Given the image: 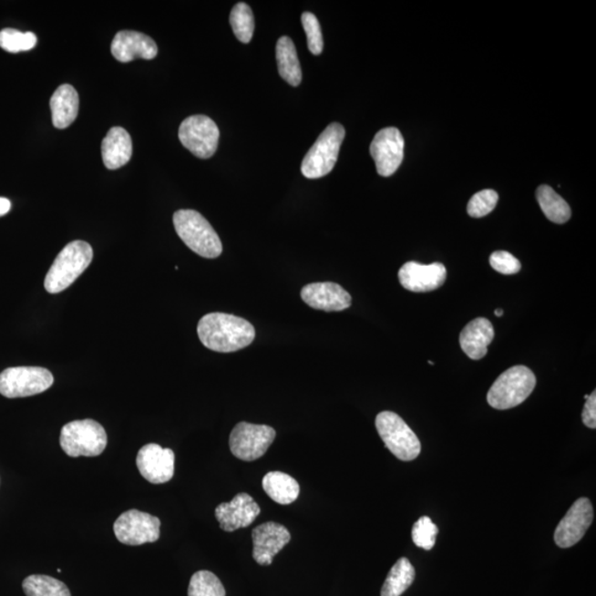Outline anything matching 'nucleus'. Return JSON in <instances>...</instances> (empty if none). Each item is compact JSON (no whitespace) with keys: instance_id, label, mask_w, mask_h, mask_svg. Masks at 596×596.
I'll return each mask as SVG.
<instances>
[{"instance_id":"nucleus-1","label":"nucleus","mask_w":596,"mask_h":596,"mask_svg":"<svg viewBox=\"0 0 596 596\" xmlns=\"http://www.w3.org/2000/svg\"><path fill=\"white\" fill-rule=\"evenodd\" d=\"M197 332L203 346L217 353L238 352L255 338L252 324L224 313H207L199 321Z\"/></svg>"},{"instance_id":"nucleus-2","label":"nucleus","mask_w":596,"mask_h":596,"mask_svg":"<svg viewBox=\"0 0 596 596\" xmlns=\"http://www.w3.org/2000/svg\"><path fill=\"white\" fill-rule=\"evenodd\" d=\"M93 260V249L85 241L70 242L57 254L54 264L46 273L45 289L50 294H57L75 283Z\"/></svg>"},{"instance_id":"nucleus-3","label":"nucleus","mask_w":596,"mask_h":596,"mask_svg":"<svg viewBox=\"0 0 596 596\" xmlns=\"http://www.w3.org/2000/svg\"><path fill=\"white\" fill-rule=\"evenodd\" d=\"M174 226L177 234L193 252L206 259L221 255V240L202 214L195 211H178L174 214Z\"/></svg>"},{"instance_id":"nucleus-4","label":"nucleus","mask_w":596,"mask_h":596,"mask_svg":"<svg viewBox=\"0 0 596 596\" xmlns=\"http://www.w3.org/2000/svg\"><path fill=\"white\" fill-rule=\"evenodd\" d=\"M537 384L536 375L525 365H515L498 376L488 391V401L497 410H509L524 402Z\"/></svg>"},{"instance_id":"nucleus-5","label":"nucleus","mask_w":596,"mask_h":596,"mask_svg":"<svg viewBox=\"0 0 596 596\" xmlns=\"http://www.w3.org/2000/svg\"><path fill=\"white\" fill-rule=\"evenodd\" d=\"M60 446L70 457H96L108 446V434L97 421L77 420L62 427Z\"/></svg>"},{"instance_id":"nucleus-6","label":"nucleus","mask_w":596,"mask_h":596,"mask_svg":"<svg viewBox=\"0 0 596 596\" xmlns=\"http://www.w3.org/2000/svg\"><path fill=\"white\" fill-rule=\"evenodd\" d=\"M344 134L343 125H328L304 157L301 167L303 175L308 180H318L328 175L337 163Z\"/></svg>"},{"instance_id":"nucleus-7","label":"nucleus","mask_w":596,"mask_h":596,"mask_svg":"<svg viewBox=\"0 0 596 596\" xmlns=\"http://www.w3.org/2000/svg\"><path fill=\"white\" fill-rule=\"evenodd\" d=\"M375 427L385 446L400 461L419 457L421 443L409 426L395 412L384 411L375 417Z\"/></svg>"},{"instance_id":"nucleus-8","label":"nucleus","mask_w":596,"mask_h":596,"mask_svg":"<svg viewBox=\"0 0 596 596\" xmlns=\"http://www.w3.org/2000/svg\"><path fill=\"white\" fill-rule=\"evenodd\" d=\"M54 383V375L46 368H7L0 374V395L9 399L36 396L48 390Z\"/></svg>"},{"instance_id":"nucleus-9","label":"nucleus","mask_w":596,"mask_h":596,"mask_svg":"<svg viewBox=\"0 0 596 596\" xmlns=\"http://www.w3.org/2000/svg\"><path fill=\"white\" fill-rule=\"evenodd\" d=\"M275 437L273 427L240 422L230 436V449L234 457L241 461H256L268 451Z\"/></svg>"},{"instance_id":"nucleus-10","label":"nucleus","mask_w":596,"mask_h":596,"mask_svg":"<svg viewBox=\"0 0 596 596\" xmlns=\"http://www.w3.org/2000/svg\"><path fill=\"white\" fill-rule=\"evenodd\" d=\"M117 539L128 546H142L156 542L160 536V520L148 512L130 509L114 522Z\"/></svg>"},{"instance_id":"nucleus-11","label":"nucleus","mask_w":596,"mask_h":596,"mask_svg":"<svg viewBox=\"0 0 596 596\" xmlns=\"http://www.w3.org/2000/svg\"><path fill=\"white\" fill-rule=\"evenodd\" d=\"M182 145L199 159H211L216 153L221 132L217 124L205 115L187 118L180 128Z\"/></svg>"},{"instance_id":"nucleus-12","label":"nucleus","mask_w":596,"mask_h":596,"mask_svg":"<svg viewBox=\"0 0 596 596\" xmlns=\"http://www.w3.org/2000/svg\"><path fill=\"white\" fill-rule=\"evenodd\" d=\"M376 171L383 177L395 174L405 157V139L399 129L386 128L376 133L370 145Z\"/></svg>"},{"instance_id":"nucleus-13","label":"nucleus","mask_w":596,"mask_h":596,"mask_svg":"<svg viewBox=\"0 0 596 596\" xmlns=\"http://www.w3.org/2000/svg\"><path fill=\"white\" fill-rule=\"evenodd\" d=\"M136 465L140 475L155 485L170 482L175 473V453L159 444H146L139 449Z\"/></svg>"},{"instance_id":"nucleus-14","label":"nucleus","mask_w":596,"mask_h":596,"mask_svg":"<svg viewBox=\"0 0 596 596\" xmlns=\"http://www.w3.org/2000/svg\"><path fill=\"white\" fill-rule=\"evenodd\" d=\"M593 522V507L588 498L574 501L554 531V542L562 549L571 548L582 539Z\"/></svg>"},{"instance_id":"nucleus-15","label":"nucleus","mask_w":596,"mask_h":596,"mask_svg":"<svg viewBox=\"0 0 596 596\" xmlns=\"http://www.w3.org/2000/svg\"><path fill=\"white\" fill-rule=\"evenodd\" d=\"M253 559L260 566H270L277 553L291 541V533L283 525L269 521L252 531Z\"/></svg>"},{"instance_id":"nucleus-16","label":"nucleus","mask_w":596,"mask_h":596,"mask_svg":"<svg viewBox=\"0 0 596 596\" xmlns=\"http://www.w3.org/2000/svg\"><path fill=\"white\" fill-rule=\"evenodd\" d=\"M447 275L446 266L442 263L407 262L399 271V281L407 291L426 293L440 289L446 283Z\"/></svg>"},{"instance_id":"nucleus-17","label":"nucleus","mask_w":596,"mask_h":596,"mask_svg":"<svg viewBox=\"0 0 596 596\" xmlns=\"http://www.w3.org/2000/svg\"><path fill=\"white\" fill-rule=\"evenodd\" d=\"M261 509L247 493H240L230 501L222 503L216 509V519L222 530L232 532L240 528L252 525Z\"/></svg>"},{"instance_id":"nucleus-18","label":"nucleus","mask_w":596,"mask_h":596,"mask_svg":"<svg viewBox=\"0 0 596 596\" xmlns=\"http://www.w3.org/2000/svg\"><path fill=\"white\" fill-rule=\"evenodd\" d=\"M302 300L313 310L342 312L352 306V296L341 285L324 282L303 287Z\"/></svg>"},{"instance_id":"nucleus-19","label":"nucleus","mask_w":596,"mask_h":596,"mask_svg":"<svg viewBox=\"0 0 596 596\" xmlns=\"http://www.w3.org/2000/svg\"><path fill=\"white\" fill-rule=\"evenodd\" d=\"M111 51L115 59L124 64L136 59L151 60L159 54L149 36L133 30L119 31L114 36Z\"/></svg>"},{"instance_id":"nucleus-20","label":"nucleus","mask_w":596,"mask_h":596,"mask_svg":"<svg viewBox=\"0 0 596 596\" xmlns=\"http://www.w3.org/2000/svg\"><path fill=\"white\" fill-rule=\"evenodd\" d=\"M494 337L493 324L479 317L465 326L459 334V344L470 359L480 360L488 355V344L493 342Z\"/></svg>"},{"instance_id":"nucleus-21","label":"nucleus","mask_w":596,"mask_h":596,"mask_svg":"<svg viewBox=\"0 0 596 596\" xmlns=\"http://www.w3.org/2000/svg\"><path fill=\"white\" fill-rule=\"evenodd\" d=\"M101 149L103 163L108 170L121 169L132 157V139L127 129L119 127L112 128L104 138Z\"/></svg>"},{"instance_id":"nucleus-22","label":"nucleus","mask_w":596,"mask_h":596,"mask_svg":"<svg viewBox=\"0 0 596 596\" xmlns=\"http://www.w3.org/2000/svg\"><path fill=\"white\" fill-rule=\"evenodd\" d=\"M80 99L75 87L62 85L57 87L50 99L52 123L56 128H69L76 121Z\"/></svg>"},{"instance_id":"nucleus-23","label":"nucleus","mask_w":596,"mask_h":596,"mask_svg":"<svg viewBox=\"0 0 596 596\" xmlns=\"http://www.w3.org/2000/svg\"><path fill=\"white\" fill-rule=\"evenodd\" d=\"M262 486L270 498L280 505L294 503L301 490L295 478L282 472L266 474L262 480Z\"/></svg>"},{"instance_id":"nucleus-24","label":"nucleus","mask_w":596,"mask_h":596,"mask_svg":"<svg viewBox=\"0 0 596 596\" xmlns=\"http://www.w3.org/2000/svg\"><path fill=\"white\" fill-rule=\"evenodd\" d=\"M276 60L279 73L293 87L302 82V70L294 43L289 36H282L276 45Z\"/></svg>"},{"instance_id":"nucleus-25","label":"nucleus","mask_w":596,"mask_h":596,"mask_svg":"<svg viewBox=\"0 0 596 596\" xmlns=\"http://www.w3.org/2000/svg\"><path fill=\"white\" fill-rule=\"evenodd\" d=\"M537 200L549 221L562 224L571 218V209L568 202L550 186L542 185L538 188Z\"/></svg>"},{"instance_id":"nucleus-26","label":"nucleus","mask_w":596,"mask_h":596,"mask_svg":"<svg viewBox=\"0 0 596 596\" xmlns=\"http://www.w3.org/2000/svg\"><path fill=\"white\" fill-rule=\"evenodd\" d=\"M416 570L409 559L401 558L390 570L386 577L381 596H401L415 581Z\"/></svg>"},{"instance_id":"nucleus-27","label":"nucleus","mask_w":596,"mask_h":596,"mask_svg":"<svg viewBox=\"0 0 596 596\" xmlns=\"http://www.w3.org/2000/svg\"><path fill=\"white\" fill-rule=\"evenodd\" d=\"M23 590L27 596H71L64 582L44 574L29 575L24 580Z\"/></svg>"},{"instance_id":"nucleus-28","label":"nucleus","mask_w":596,"mask_h":596,"mask_svg":"<svg viewBox=\"0 0 596 596\" xmlns=\"http://www.w3.org/2000/svg\"><path fill=\"white\" fill-rule=\"evenodd\" d=\"M230 24L237 38L243 44H249L254 34V15L252 9L245 3L235 5L230 14Z\"/></svg>"},{"instance_id":"nucleus-29","label":"nucleus","mask_w":596,"mask_h":596,"mask_svg":"<svg viewBox=\"0 0 596 596\" xmlns=\"http://www.w3.org/2000/svg\"><path fill=\"white\" fill-rule=\"evenodd\" d=\"M188 596H226V589L216 574L202 570L192 575Z\"/></svg>"},{"instance_id":"nucleus-30","label":"nucleus","mask_w":596,"mask_h":596,"mask_svg":"<svg viewBox=\"0 0 596 596\" xmlns=\"http://www.w3.org/2000/svg\"><path fill=\"white\" fill-rule=\"evenodd\" d=\"M36 41L38 39L33 33H22L10 28L0 31V48L10 54L31 50L35 48Z\"/></svg>"},{"instance_id":"nucleus-31","label":"nucleus","mask_w":596,"mask_h":596,"mask_svg":"<svg viewBox=\"0 0 596 596\" xmlns=\"http://www.w3.org/2000/svg\"><path fill=\"white\" fill-rule=\"evenodd\" d=\"M437 533L438 528L431 519L426 516L421 517L413 526L412 540L416 547L428 551L436 545Z\"/></svg>"},{"instance_id":"nucleus-32","label":"nucleus","mask_w":596,"mask_h":596,"mask_svg":"<svg viewBox=\"0 0 596 596\" xmlns=\"http://www.w3.org/2000/svg\"><path fill=\"white\" fill-rule=\"evenodd\" d=\"M497 202H498V193L495 190L479 191L470 198L468 212L470 217L483 218L494 211Z\"/></svg>"},{"instance_id":"nucleus-33","label":"nucleus","mask_w":596,"mask_h":596,"mask_svg":"<svg viewBox=\"0 0 596 596\" xmlns=\"http://www.w3.org/2000/svg\"><path fill=\"white\" fill-rule=\"evenodd\" d=\"M302 24L307 36L308 49L313 55H321L324 48V40L321 25L316 15L312 13L303 14Z\"/></svg>"},{"instance_id":"nucleus-34","label":"nucleus","mask_w":596,"mask_h":596,"mask_svg":"<svg viewBox=\"0 0 596 596\" xmlns=\"http://www.w3.org/2000/svg\"><path fill=\"white\" fill-rule=\"evenodd\" d=\"M489 263L491 268L505 275L516 274L521 270L520 261L506 251H496L490 255Z\"/></svg>"},{"instance_id":"nucleus-35","label":"nucleus","mask_w":596,"mask_h":596,"mask_svg":"<svg viewBox=\"0 0 596 596\" xmlns=\"http://www.w3.org/2000/svg\"><path fill=\"white\" fill-rule=\"evenodd\" d=\"M582 421L585 426L590 428L596 427V391L588 396L582 412Z\"/></svg>"},{"instance_id":"nucleus-36","label":"nucleus","mask_w":596,"mask_h":596,"mask_svg":"<svg viewBox=\"0 0 596 596\" xmlns=\"http://www.w3.org/2000/svg\"><path fill=\"white\" fill-rule=\"evenodd\" d=\"M10 208H12V202H10L7 198L0 197V217L7 214Z\"/></svg>"},{"instance_id":"nucleus-37","label":"nucleus","mask_w":596,"mask_h":596,"mask_svg":"<svg viewBox=\"0 0 596 596\" xmlns=\"http://www.w3.org/2000/svg\"><path fill=\"white\" fill-rule=\"evenodd\" d=\"M495 315H496L497 317H501V316L504 315V311H503V310H496V311H495Z\"/></svg>"}]
</instances>
